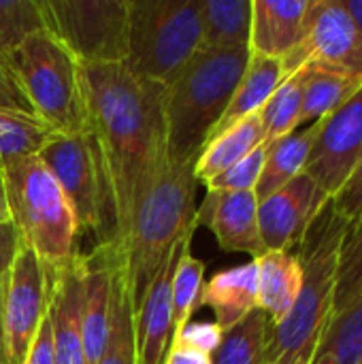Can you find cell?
<instances>
[{"instance_id":"6da1fadb","label":"cell","mask_w":362,"mask_h":364,"mask_svg":"<svg viewBox=\"0 0 362 364\" xmlns=\"http://www.w3.org/2000/svg\"><path fill=\"white\" fill-rule=\"evenodd\" d=\"M81 75L87 132L102 160L122 254L137 205L169 158L164 87L134 77L126 64L81 66Z\"/></svg>"},{"instance_id":"7a4b0ae2","label":"cell","mask_w":362,"mask_h":364,"mask_svg":"<svg viewBox=\"0 0 362 364\" xmlns=\"http://www.w3.org/2000/svg\"><path fill=\"white\" fill-rule=\"evenodd\" d=\"M348 228L350 222L329 198L297 247L303 284L292 311L282 324L273 326L269 364H312L314 360L335 316L339 254Z\"/></svg>"},{"instance_id":"3957f363","label":"cell","mask_w":362,"mask_h":364,"mask_svg":"<svg viewBox=\"0 0 362 364\" xmlns=\"http://www.w3.org/2000/svg\"><path fill=\"white\" fill-rule=\"evenodd\" d=\"M11 222L38 258L47 292L79 258V224L60 183L34 156L0 164Z\"/></svg>"},{"instance_id":"277c9868","label":"cell","mask_w":362,"mask_h":364,"mask_svg":"<svg viewBox=\"0 0 362 364\" xmlns=\"http://www.w3.org/2000/svg\"><path fill=\"white\" fill-rule=\"evenodd\" d=\"M194 162L166 158L141 196L122 250V262L134 307L166 260L169 252L196 230Z\"/></svg>"},{"instance_id":"5b68a950","label":"cell","mask_w":362,"mask_h":364,"mask_svg":"<svg viewBox=\"0 0 362 364\" xmlns=\"http://www.w3.org/2000/svg\"><path fill=\"white\" fill-rule=\"evenodd\" d=\"M250 47L201 49L164 87L162 113L166 147L177 162L196 160L209 134L222 119L245 68Z\"/></svg>"},{"instance_id":"8992f818","label":"cell","mask_w":362,"mask_h":364,"mask_svg":"<svg viewBox=\"0 0 362 364\" xmlns=\"http://www.w3.org/2000/svg\"><path fill=\"white\" fill-rule=\"evenodd\" d=\"M4 66L30 113L53 134L87 132L81 64L49 30L28 36L4 58Z\"/></svg>"},{"instance_id":"52a82bcc","label":"cell","mask_w":362,"mask_h":364,"mask_svg":"<svg viewBox=\"0 0 362 364\" xmlns=\"http://www.w3.org/2000/svg\"><path fill=\"white\" fill-rule=\"evenodd\" d=\"M203 45V0H130L126 68L166 87Z\"/></svg>"},{"instance_id":"ba28073f","label":"cell","mask_w":362,"mask_h":364,"mask_svg":"<svg viewBox=\"0 0 362 364\" xmlns=\"http://www.w3.org/2000/svg\"><path fill=\"white\" fill-rule=\"evenodd\" d=\"M36 156L68 198L79 232H94L98 245H115L113 209L94 136L90 132L53 134Z\"/></svg>"},{"instance_id":"9c48e42d","label":"cell","mask_w":362,"mask_h":364,"mask_svg":"<svg viewBox=\"0 0 362 364\" xmlns=\"http://www.w3.org/2000/svg\"><path fill=\"white\" fill-rule=\"evenodd\" d=\"M47 30L81 66L124 64L130 0H41Z\"/></svg>"},{"instance_id":"30bf717a","label":"cell","mask_w":362,"mask_h":364,"mask_svg":"<svg viewBox=\"0 0 362 364\" xmlns=\"http://www.w3.org/2000/svg\"><path fill=\"white\" fill-rule=\"evenodd\" d=\"M282 64L286 75L312 64L362 83V36L339 0H309L301 43Z\"/></svg>"},{"instance_id":"8fae6325","label":"cell","mask_w":362,"mask_h":364,"mask_svg":"<svg viewBox=\"0 0 362 364\" xmlns=\"http://www.w3.org/2000/svg\"><path fill=\"white\" fill-rule=\"evenodd\" d=\"M49 292L36 254L19 250L0 282V339L4 364H23L32 339L47 314Z\"/></svg>"},{"instance_id":"7c38bea8","label":"cell","mask_w":362,"mask_h":364,"mask_svg":"<svg viewBox=\"0 0 362 364\" xmlns=\"http://www.w3.org/2000/svg\"><path fill=\"white\" fill-rule=\"evenodd\" d=\"M362 158V85L329 117L320 119L305 171L329 196H335Z\"/></svg>"},{"instance_id":"4fadbf2b","label":"cell","mask_w":362,"mask_h":364,"mask_svg":"<svg viewBox=\"0 0 362 364\" xmlns=\"http://www.w3.org/2000/svg\"><path fill=\"white\" fill-rule=\"evenodd\" d=\"M329 196L307 173L258 203V230L265 252H292Z\"/></svg>"},{"instance_id":"5bb4252c","label":"cell","mask_w":362,"mask_h":364,"mask_svg":"<svg viewBox=\"0 0 362 364\" xmlns=\"http://www.w3.org/2000/svg\"><path fill=\"white\" fill-rule=\"evenodd\" d=\"M196 226H205L224 252L265 254L258 230V198L254 190H207L196 209Z\"/></svg>"},{"instance_id":"9a60e30c","label":"cell","mask_w":362,"mask_h":364,"mask_svg":"<svg viewBox=\"0 0 362 364\" xmlns=\"http://www.w3.org/2000/svg\"><path fill=\"white\" fill-rule=\"evenodd\" d=\"M192 235L179 241L160 264L139 305L134 307L137 364H162L171 346V286L179 256Z\"/></svg>"},{"instance_id":"2e32d148","label":"cell","mask_w":362,"mask_h":364,"mask_svg":"<svg viewBox=\"0 0 362 364\" xmlns=\"http://www.w3.org/2000/svg\"><path fill=\"white\" fill-rule=\"evenodd\" d=\"M81 299H83V256L49 290V320L55 364H85L81 339Z\"/></svg>"},{"instance_id":"e0dca14e","label":"cell","mask_w":362,"mask_h":364,"mask_svg":"<svg viewBox=\"0 0 362 364\" xmlns=\"http://www.w3.org/2000/svg\"><path fill=\"white\" fill-rule=\"evenodd\" d=\"M309 0H252L250 51L284 60L303 36Z\"/></svg>"},{"instance_id":"ac0fdd59","label":"cell","mask_w":362,"mask_h":364,"mask_svg":"<svg viewBox=\"0 0 362 364\" xmlns=\"http://www.w3.org/2000/svg\"><path fill=\"white\" fill-rule=\"evenodd\" d=\"M209 307L215 316V324L226 333L239 324L245 316L258 309V269L256 262L224 269L215 273L201 294V307Z\"/></svg>"},{"instance_id":"d6986e66","label":"cell","mask_w":362,"mask_h":364,"mask_svg":"<svg viewBox=\"0 0 362 364\" xmlns=\"http://www.w3.org/2000/svg\"><path fill=\"white\" fill-rule=\"evenodd\" d=\"M254 262L258 269V309L277 326L292 311L301 292V264L292 252H265Z\"/></svg>"},{"instance_id":"ffe728a7","label":"cell","mask_w":362,"mask_h":364,"mask_svg":"<svg viewBox=\"0 0 362 364\" xmlns=\"http://www.w3.org/2000/svg\"><path fill=\"white\" fill-rule=\"evenodd\" d=\"M284 77H286V73H284L282 60L252 53L239 85H237V90H235V94H233V98H230V102H228V107H226V111L222 115V119L218 122V126L209 134V139L224 132V130H228L230 126L239 124L241 119L258 113L267 105V100L273 96L277 85L284 81Z\"/></svg>"},{"instance_id":"44dd1931","label":"cell","mask_w":362,"mask_h":364,"mask_svg":"<svg viewBox=\"0 0 362 364\" xmlns=\"http://www.w3.org/2000/svg\"><path fill=\"white\" fill-rule=\"evenodd\" d=\"M320 122H314L305 128H297L294 132L267 143V156L265 166L260 173V179L256 183V198L258 203L290 183L294 177H299L305 171L314 139L318 134Z\"/></svg>"},{"instance_id":"7402d4cb","label":"cell","mask_w":362,"mask_h":364,"mask_svg":"<svg viewBox=\"0 0 362 364\" xmlns=\"http://www.w3.org/2000/svg\"><path fill=\"white\" fill-rule=\"evenodd\" d=\"M262 143H265V130H262L260 111H258L241 119L239 124L230 126L228 130L211 136L205 143V147L201 149L194 162L196 181L207 183L209 179L228 171L233 164H237L241 158H245L250 151H254Z\"/></svg>"},{"instance_id":"603a6c76","label":"cell","mask_w":362,"mask_h":364,"mask_svg":"<svg viewBox=\"0 0 362 364\" xmlns=\"http://www.w3.org/2000/svg\"><path fill=\"white\" fill-rule=\"evenodd\" d=\"M252 0H203L201 49L226 51L250 47Z\"/></svg>"},{"instance_id":"cb8c5ba5","label":"cell","mask_w":362,"mask_h":364,"mask_svg":"<svg viewBox=\"0 0 362 364\" xmlns=\"http://www.w3.org/2000/svg\"><path fill=\"white\" fill-rule=\"evenodd\" d=\"M96 364H137L134 341V303L130 296L122 254L113 267V294H111V324L105 350Z\"/></svg>"},{"instance_id":"d4e9b609","label":"cell","mask_w":362,"mask_h":364,"mask_svg":"<svg viewBox=\"0 0 362 364\" xmlns=\"http://www.w3.org/2000/svg\"><path fill=\"white\" fill-rule=\"evenodd\" d=\"M273 322L262 309H254L239 324L222 335L218 350L211 356L213 364H269Z\"/></svg>"},{"instance_id":"484cf974","label":"cell","mask_w":362,"mask_h":364,"mask_svg":"<svg viewBox=\"0 0 362 364\" xmlns=\"http://www.w3.org/2000/svg\"><path fill=\"white\" fill-rule=\"evenodd\" d=\"M312 64H303L277 85L273 96L260 109V122L265 130V143H273L297 128H301V109L305 83L312 75Z\"/></svg>"},{"instance_id":"4316f807","label":"cell","mask_w":362,"mask_h":364,"mask_svg":"<svg viewBox=\"0 0 362 364\" xmlns=\"http://www.w3.org/2000/svg\"><path fill=\"white\" fill-rule=\"evenodd\" d=\"M312 364H362V290L333 316Z\"/></svg>"},{"instance_id":"83f0119b","label":"cell","mask_w":362,"mask_h":364,"mask_svg":"<svg viewBox=\"0 0 362 364\" xmlns=\"http://www.w3.org/2000/svg\"><path fill=\"white\" fill-rule=\"evenodd\" d=\"M205 286V264L192 256V241L186 243L171 286V341L192 322L194 311L201 307Z\"/></svg>"},{"instance_id":"f1b7e54d","label":"cell","mask_w":362,"mask_h":364,"mask_svg":"<svg viewBox=\"0 0 362 364\" xmlns=\"http://www.w3.org/2000/svg\"><path fill=\"white\" fill-rule=\"evenodd\" d=\"M53 132L30 111L0 109V164L38 154Z\"/></svg>"},{"instance_id":"f546056e","label":"cell","mask_w":362,"mask_h":364,"mask_svg":"<svg viewBox=\"0 0 362 364\" xmlns=\"http://www.w3.org/2000/svg\"><path fill=\"white\" fill-rule=\"evenodd\" d=\"M361 81L312 68V75L305 83L303 92V109H301V124H314L331 113H335L358 87Z\"/></svg>"},{"instance_id":"4dcf8cb0","label":"cell","mask_w":362,"mask_h":364,"mask_svg":"<svg viewBox=\"0 0 362 364\" xmlns=\"http://www.w3.org/2000/svg\"><path fill=\"white\" fill-rule=\"evenodd\" d=\"M41 30H47L41 0H0V62Z\"/></svg>"},{"instance_id":"1f68e13d","label":"cell","mask_w":362,"mask_h":364,"mask_svg":"<svg viewBox=\"0 0 362 364\" xmlns=\"http://www.w3.org/2000/svg\"><path fill=\"white\" fill-rule=\"evenodd\" d=\"M362 290V220L350 224L339 254L335 314L341 311Z\"/></svg>"},{"instance_id":"d6a6232c","label":"cell","mask_w":362,"mask_h":364,"mask_svg":"<svg viewBox=\"0 0 362 364\" xmlns=\"http://www.w3.org/2000/svg\"><path fill=\"white\" fill-rule=\"evenodd\" d=\"M265 156H267V143L258 145L254 151H250L228 171L209 179L205 183L207 190H256V183L265 166Z\"/></svg>"},{"instance_id":"836d02e7","label":"cell","mask_w":362,"mask_h":364,"mask_svg":"<svg viewBox=\"0 0 362 364\" xmlns=\"http://www.w3.org/2000/svg\"><path fill=\"white\" fill-rule=\"evenodd\" d=\"M222 328L213 322H190L186 324V328L173 339V341H179L188 348H194L203 354H209L213 356V352L218 350L220 341H222ZM171 341V343H173Z\"/></svg>"},{"instance_id":"e575fe53","label":"cell","mask_w":362,"mask_h":364,"mask_svg":"<svg viewBox=\"0 0 362 364\" xmlns=\"http://www.w3.org/2000/svg\"><path fill=\"white\" fill-rule=\"evenodd\" d=\"M333 203L350 224H356L362 220V158L354 173L350 175V179L346 181V186L333 196Z\"/></svg>"},{"instance_id":"d590c367","label":"cell","mask_w":362,"mask_h":364,"mask_svg":"<svg viewBox=\"0 0 362 364\" xmlns=\"http://www.w3.org/2000/svg\"><path fill=\"white\" fill-rule=\"evenodd\" d=\"M23 364H55L53 363V343H51V320H49V311L45 314L32 346L26 354Z\"/></svg>"},{"instance_id":"8d00e7d4","label":"cell","mask_w":362,"mask_h":364,"mask_svg":"<svg viewBox=\"0 0 362 364\" xmlns=\"http://www.w3.org/2000/svg\"><path fill=\"white\" fill-rule=\"evenodd\" d=\"M19 232L13 222H0V282L19 250Z\"/></svg>"},{"instance_id":"74e56055","label":"cell","mask_w":362,"mask_h":364,"mask_svg":"<svg viewBox=\"0 0 362 364\" xmlns=\"http://www.w3.org/2000/svg\"><path fill=\"white\" fill-rule=\"evenodd\" d=\"M0 109H15V111H30L13 75L0 62Z\"/></svg>"},{"instance_id":"f35d334b","label":"cell","mask_w":362,"mask_h":364,"mask_svg":"<svg viewBox=\"0 0 362 364\" xmlns=\"http://www.w3.org/2000/svg\"><path fill=\"white\" fill-rule=\"evenodd\" d=\"M162 364H213L209 354H203L194 348H188L179 341H173L169 346V352Z\"/></svg>"},{"instance_id":"ab89813d","label":"cell","mask_w":362,"mask_h":364,"mask_svg":"<svg viewBox=\"0 0 362 364\" xmlns=\"http://www.w3.org/2000/svg\"><path fill=\"white\" fill-rule=\"evenodd\" d=\"M339 2H341L344 11L350 15V19H352V23H354V28L361 32V36H362V0H339Z\"/></svg>"},{"instance_id":"60d3db41","label":"cell","mask_w":362,"mask_h":364,"mask_svg":"<svg viewBox=\"0 0 362 364\" xmlns=\"http://www.w3.org/2000/svg\"><path fill=\"white\" fill-rule=\"evenodd\" d=\"M0 222H11V213H9V203H6V194H4L2 177H0Z\"/></svg>"},{"instance_id":"b9f144b4","label":"cell","mask_w":362,"mask_h":364,"mask_svg":"<svg viewBox=\"0 0 362 364\" xmlns=\"http://www.w3.org/2000/svg\"><path fill=\"white\" fill-rule=\"evenodd\" d=\"M0 364H4V356H2V339H0Z\"/></svg>"}]
</instances>
